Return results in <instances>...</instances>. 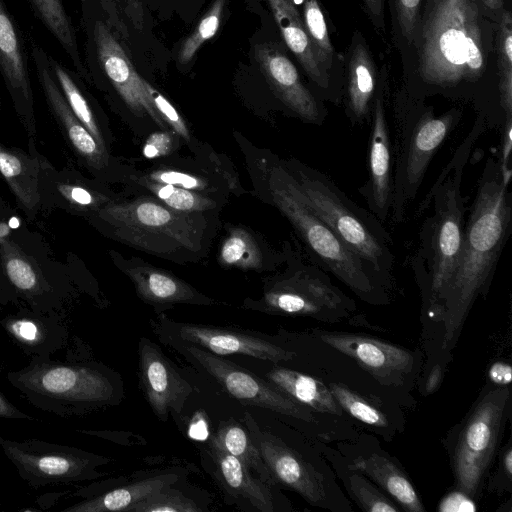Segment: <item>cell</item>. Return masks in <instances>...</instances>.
Instances as JSON below:
<instances>
[{"mask_svg":"<svg viewBox=\"0 0 512 512\" xmlns=\"http://www.w3.org/2000/svg\"><path fill=\"white\" fill-rule=\"evenodd\" d=\"M497 25L476 0H423L412 40L400 58V84L415 98L441 96L472 105L500 130Z\"/></svg>","mask_w":512,"mask_h":512,"instance_id":"1","label":"cell"},{"mask_svg":"<svg viewBox=\"0 0 512 512\" xmlns=\"http://www.w3.org/2000/svg\"><path fill=\"white\" fill-rule=\"evenodd\" d=\"M511 176L512 169L503 170L498 158H487L465 221L464 237L454 272L430 313L441 324L444 351L454 346L476 298L488 291L510 235Z\"/></svg>","mask_w":512,"mask_h":512,"instance_id":"2","label":"cell"},{"mask_svg":"<svg viewBox=\"0 0 512 512\" xmlns=\"http://www.w3.org/2000/svg\"><path fill=\"white\" fill-rule=\"evenodd\" d=\"M487 129L485 118L477 114L469 133L414 212L416 219L432 206L408 258L423 306L429 314L436 307L457 263L465 230V203L461 193L464 168L476 141Z\"/></svg>","mask_w":512,"mask_h":512,"instance_id":"3","label":"cell"},{"mask_svg":"<svg viewBox=\"0 0 512 512\" xmlns=\"http://www.w3.org/2000/svg\"><path fill=\"white\" fill-rule=\"evenodd\" d=\"M393 137V186L389 219L403 223L427 168L463 116L455 106L437 115L426 99L415 98L400 84L390 92Z\"/></svg>","mask_w":512,"mask_h":512,"instance_id":"4","label":"cell"},{"mask_svg":"<svg viewBox=\"0 0 512 512\" xmlns=\"http://www.w3.org/2000/svg\"><path fill=\"white\" fill-rule=\"evenodd\" d=\"M6 379L30 405L62 418L115 405L122 396L119 376L94 360L31 357L25 367L9 371Z\"/></svg>","mask_w":512,"mask_h":512,"instance_id":"5","label":"cell"},{"mask_svg":"<svg viewBox=\"0 0 512 512\" xmlns=\"http://www.w3.org/2000/svg\"><path fill=\"white\" fill-rule=\"evenodd\" d=\"M287 171L313 210L391 291L396 259L393 239L384 224L322 172L298 162Z\"/></svg>","mask_w":512,"mask_h":512,"instance_id":"6","label":"cell"},{"mask_svg":"<svg viewBox=\"0 0 512 512\" xmlns=\"http://www.w3.org/2000/svg\"><path fill=\"white\" fill-rule=\"evenodd\" d=\"M274 204L289 220L315 265L332 274L360 299L371 304L388 301V290L377 274L353 252L313 210L287 170L273 177Z\"/></svg>","mask_w":512,"mask_h":512,"instance_id":"7","label":"cell"},{"mask_svg":"<svg viewBox=\"0 0 512 512\" xmlns=\"http://www.w3.org/2000/svg\"><path fill=\"white\" fill-rule=\"evenodd\" d=\"M199 214L180 212L159 200L141 197L107 203L96 216L118 241L147 253L171 257L202 249L205 224Z\"/></svg>","mask_w":512,"mask_h":512,"instance_id":"8","label":"cell"},{"mask_svg":"<svg viewBox=\"0 0 512 512\" xmlns=\"http://www.w3.org/2000/svg\"><path fill=\"white\" fill-rule=\"evenodd\" d=\"M245 307L269 314L338 321L355 309V302L332 283L323 269L294 258L287 272L266 287L263 297L246 302Z\"/></svg>","mask_w":512,"mask_h":512,"instance_id":"9","label":"cell"},{"mask_svg":"<svg viewBox=\"0 0 512 512\" xmlns=\"http://www.w3.org/2000/svg\"><path fill=\"white\" fill-rule=\"evenodd\" d=\"M0 448L20 478L34 489L95 480L97 468L110 459L78 447L41 439L13 440L0 436Z\"/></svg>","mask_w":512,"mask_h":512,"instance_id":"10","label":"cell"},{"mask_svg":"<svg viewBox=\"0 0 512 512\" xmlns=\"http://www.w3.org/2000/svg\"><path fill=\"white\" fill-rule=\"evenodd\" d=\"M510 404V389L486 392L475 405L460 431L453 453L457 489L474 497L495 453Z\"/></svg>","mask_w":512,"mask_h":512,"instance_id":"11","label":"cell"},{"mask_svg":"<svg viewBox=\"0 0 512 512\" xmlns=\"http://www.w3.org/2000/svg\"><path fill=\"white\" fill-rule=\"evenodd\" d=\"M244 423L276 485L291 489L309 504L329 510H349L334 497L335 484L327 470L305 459L281 438L262 430L249 412Z\"/></svg>","mask_w":512,"mask_h":512,"instance_id":"12","label":"cell"},{"mask_svg":"<svg viewBox=\"0 0 512 512\" xmlns=\"http://www.w3.org/2000/svg\"><path fill=\"white\" fill-rule=\"evenodd\" d=\"M173 348L195 367L210 375L231 397L243 405L270 410L309 423L315 420L311 409L291 399L269 381L249 370L195 346Z\"/></svg>","mask_w":512,"mask_h":512,"instance_id":"13","label":"cell"},{"mask_svg":"<svg viewBox=\"0 0 512 512\" xmlns=\"http://www.w3.org/2000/svg\"><path fill=\"white\" fill-rule=\"evenodd\" d=\"M391 92L389 70L380 68V77L369 117L367 180L358 188L368 210L383 224L389 220L393 186V137L388 115Z\"/></svg>","mask_w":512,"mask_h":512,"instance_id":"14","label":"cell"},{"mask_svg":"<svg viewBox=\"0 0 512 512\" xmlns=\"http://www.w3.org/2000/svg\"><path fill=\"white\" fill-rule=\"evenodd\" d=\"M153 325L160 341L171 346H195L218 356L240 354L278 363L295 353L252 332L174 321L164 315Z\"/></svg>","mask_w":512,"mask_h":512,"instance_id":"15","label":"cell"},{"mask_svg":"<svg viewBox=\"0 0 512 512\" xmlns=\"http://www.w3.org/2000/svg\"><path fill=\"white\" fill-rule=\"evenodd\" d=\"M83 18L90 67L108 80L131 111L140 116L147 114L161 129L167 130V124L150 100L145 80L137 74L106 22L88 18L86 14Z\"/></svg>","mask_w":512,"mask_h":512,"instance_id":"16","label":"cell"},{"mask_svg":"<svg viewBox=\"0 0 512 512\" xmlns=\"http://www.w3.org/2000/svg\"><path fill=\"white\" fill-rule=\"evenodd\" d=\"M28 40L38 83L65 143L88 169L102 172L108 165L107 149L96 141L67 104L51 74L48 53L33 38Z\"/></svg>","mask_w":512,"mask_h":512,"instance_id":"17","label":"cell"},{"mask_svg":"<svg viewBox=\"0 0 512 512\" xmlns=\"http://www.w3.org/2000/svg\"><path fill=\"white\" fill-rule=\"evenodd\" d=\"M6 2L0 0V73L16 116L28 138L36 134L28 45Z\"/></svg>","mask_w":512,"mask_h":512,"instance_id":"18","label":"cell"},{"mask_svg":"<svg viewBox=\"0 0 512 512\" xmlns=\"http://www.w3.org/2000/svg\"><path fill=\"white\" fill-rule=\"evenodd\" d=\"M254 56L275 95L296 117L322 125L328 110L320 98L302 81L300 74L279 43L255 45Z\"/></svg>","mask_w":512,"mask_h":512,"instance_id":"19","label":"cell"},{"mask_svg":"<svg viewBox=\"0 0 512 512\" xmlns=\"http://www.w3.org/2000/svg\"><path fill=\"white\" fill-rule=\"evenodd\" d=\"M138 365L140 386L154 415L166 421L169 413H181L193 388L159 346L145 337L139 340Z\"/></svg>","mask_w":512,"mask_h":512,"instance_id":"20","label":"cell"},{"mask_svg":"<svg viewBox=\"0 0 512 512\" xmlns=\"http://www.w3.org/2000/svg\"><path fill=\"white\" fill-rule=\"evenodd\" d=\"M344 113L353 126L368 124L380 68L362 33L355 29L344 55Z\"/></svg>","mask_w":512,"mask_h":512,"instance_id":"21","label":"cell"},{"mask_svg":"<svg viewBox=\"0 0 512 512\" xmlns=\"http://www.w3.org/2000/svg\"><path fill=\"white\" fill-rule=\"evenodd\" d=\"M9 339L28 357L48 358L68 345L69 330L59 311L38 312L25 306L0 319Z\"/></svg>","mask_w":512,"mask_h":512,"instance_id":"22","label":"cell"},{"mask_svg":"<svg viewBox=\"0 0 512 512\" xmlns=\"http://www.w3.org/2000/svg\"><path fill=\"white\" fill-rule=\"evenodd\" d=\"M319 337L325 344L356 360L380 380H398L414 365L410 351L375 338L340 332H321Z\"/></svg>","mask_w":512,"mask_h":512,"instance_id":"23","label":"cell"},{"mask_svg":"<svg viewBox=\"0 0 512 512\" xmlns=\"http://www.w3.org/2000/svg\"><path fill=\"white\" fill-rule=\"evenodd\" d=\"M29 152L0 142V174L29 219L42 209V184L46 172L53 167L35 148L29 138Z\"/></svg>","mask_w":512,"mask_h":512,"instance_id":"24","label":"cell"},{"mask_svg":"<svg viewBox=\"0 0 512 512\" xmlns=\"http://www.w3.org/2000/svg\"><path fill=\"white\" fill-rule=\"evenodd\" d=\"M268 3L282 39L304 70L312 85L313 93L323 102L342 104V97L333 88L313 55L296 5L292 0H268Z\"/></svg>","mask_w":512,"mask_h":512,"instance_id":"25","label":"cell"},{"mask_svg":"<svg viewBox=\"0 0 512 512\" xmlns=\"http://www.w3.org/2000/svg\"><path fill=\"white\" fill-rule=\"evenodd\" d=\"M179 479L175 473H161L121 487L98 490L87 486L76 490L73 497L82 499L63 508L65 512H128L141 500L170 487Z\"/></svg>","mask_w":512,"mask_h":512,"instance_id":"26","label":"cell"},{"mask_svg":"<svg viewBox=\"0 0 512 512\" xmlns=\"http://www.w3.org/2000/svg\"><path fill=\"white\" fill-rule=\"evenodd\" d=\"M145 303L156 308L175 304L213 305L215 301L188 283L158 268L136 266L125 270Z\"/></svg>","mask_w":512,"mask_h":512,"instance_id":"27","label":"cell"},{"mask_svg":"<svg viewBox=\"0 0 512 512\" xmlns=\"http://www.w3.org/2000/svg\"><path fill=\"white\" fill-rule=\"evenodd\" d=\"M302 21L313 55L336 92L343 98L344 56L335 51L320 0H303Z\"/></svg>","mask_w":512,"mask_h":512,"instance_id":"28","label":"cell"},{"mask_svg":"<svg viewBox=\"0 0 512 512\" xmlns=\"http://www.w3.org/2000/svg\"><path fill=\"white\" fill-rule=\"evenodd\" d=\"M108 199L88 187L74 171H56L51 167L42 184V208L57 206L70 213L98 212Z\"/></svg>","mask_w":512,"mask_h":512,"instance_id":"29","label":"cell"},{"mask_svg":"<svg viewBox=\"0 0 512 512\" xmlns=\"http://www.w3.org/2000/svg\"><path fill=\"white\" fill-rule=\"evenodd\" d=\"M210 448L218 477L230 494L245 499L258 511L276 510V502L271 491L273 487L255 477L234 456L213 446Z\"/></svg>","mask_w":512,"mask_h":512,"instance_id":"30","label":"cell"},{"mask_svg":"<svg viewBox=\"0 0 512 512\" xmlns=\"http://www.w3.org/2000/svg\"><path fill=\"white\" fill-rule=\"evenodd\" d=\"M349 467L373 480L404 510L425 511L408 477L388 456L372 453L369 456L357 457Z\"/></svg>","mask_w":512,"mask_h":512,"instance_id":"31","label":"cell"},{"mask_svg":"<svg viewBox=\"0 0 512 512\" xmlns=\"http://www.w3.org/2000/svg\"><path fill=\"white\" fill-rule=\"evenodd\" d=\"M266 380L282 393L313 412L338 416L345 414L328 386L312 376L275 366L266 374Z\"/></svg>","mask_w":512,"mask_h":512,"instance_id":"32","label":"cell"},{"mask_svg":"<svg viewBox=\"0 0 512 512\" xmlns=\"http://www.w3.org/2000/svg\"><path fill=\"white\" fill-rule=\"evenodd\" d=\"M48 65L67 104L80 122L106 149L104 133L92 101L82 84L80 75L48 53Z\"/></svg>","mask_w":512,"mask_h":512,"instance_id":"33","label":"cell"},{"mask_svg":"<svg viewBox=\"0 0 512 512\" xmlns=\"http://www.w3.org/2000/svg\"><path fill=\"white\" fill-rule=\"evenodd\" d=\"M27 2L36 18L70 58L76 72L87 80L89 75L82 64L76 31L64 0H27Z\"/></svg>","mask_w":512,"mask_h":512,"instance_id":"34","label":"cell"},{"mask_svg":"<svg viewBox=\"0 0 512 512\" xmlns=\"http://www.w3.org/2000/svg\"><path fill=\"white\" fill-rule=\"evenodd\" d=\"M210 446L234 456L263 482L276 486L249 431L238 422L232 419L222 422L211 437Z\"/></svg>","mask_w":512,"mask_h":512,"instance_id":"35","label":"cell"},{"mask_svg":"<svg viewBox=\"0 0 512 512\" xmlns=\"http://www.w3.org/2000/svg\"><path fill=\"white\" fill-rule=\"evenodd\" d=\"M496 65L501 108L505 119L512 118V12L502 14L496 34ZM505 121V120H504Z\"/></svg>","mask_w":512,"mask_h":512,"instance_id":"36","label":"cell"},{"mask_svg":"<svg viewBox=\"0 0 512 512\" xmlns=\"http://www.w3.org/2000/svg\"><path fill=\"white\" fill-rule=\"evenodd\" d=\"M135 181L149 190L157 200L166 206L187 213H202L213 209L216 202L195 191L151 181L143 176Z\"/></svg>","mask_w":512,"mask_h":512,"instance_id":"37","label":"cell"},{"mask_svg":"<svg viewBox=\"0 0 512 512\" xmlns=\"http://www.w3.org/2000/svg\"><path fill=\"white\" fill-rule=\"evenodd\" d=\"M219 261L227 267L250 270L262 267V253L253 236L242 228L230 231L224 240Z\"/></svg>","mask_w":512,"mask_h":512,"instance_id":"38","label":"cell"},{"mask_svg":"<svg viewBox=\"0 0 512 512\" xmlns=\"http://www.w3.org/2000/svg\"><path fill=\"white\" fill-rule=\"evenodd\" d=\"M389 10L391 41L402 58L410 47L423 0H385Z\"/></svg>","mask_w":512,"mask_h":512,"instance_id":"39","label":"cell"},{"mask_svg":"<svg viewBox=\"0 0 512 512\" xmlns=\"http://www.w3.org/2000/svg\"><path fill=\"white\" fill-rule=\"evenodd\" d=\"M327 386L344 413L374 428L389 427L387 416L362 396L341 384L329 383Z\"/></svg>","mask_w":512,"mask_h":512,"instance_id":"40","label":"cell"},{"mask_svg":"<svg viewBox=\"0 0 512 512\" xmlns=\"http://www.w3.org/2000/svg\"><path fill=\"white\" fill-rule=\"evenodd\" d=\"M346 476V486L358 505L369 512H397V507L390 499L382 494L369 479L357 470L351 469Z\"/></svg>","mask_w":512,"mask_h":512,"instance_id":"41","label":"cell"},{"mask_svg":"<svg viewBox=\"0 0 512 512\" xmlns=\"http://www.w3.org/2000/svg\"><path fill=\"white\" fill-rule=\"evenodd\" d=\"M227 0H215L209 11L198 23L195 31L184 41L178 53L180 64H188L201 45L211 39L219 29Z\"/></svg>","mask_w":512,"mask_h":512,"instance_id":"42","label":"cell"},{"mask_svg":"<svg viewBox=\"0 0 512 512\" xmlns=\"http://www.w3.org/2000/svg\"><path fill=\"white\" fill-rule=\"evenodd\" d=\"M195 501L170 487L162 489L134 505L128 512H202Z\"/></svg>","mask_w":512,"mask_h":512,"instance_id":"43","label":"cell"},{"mask_svg":"<svg viewBox=\"0 0 512 512\" xmlns=\"http://www.w3.org/2000/svg\"><path fill=\"white\" fill-rule=\"evenodd\" d=\"M144 83L153 106L164 120V122L167 124V126H170L184 139L189 140L190 136L186 124L174 106L147 81Z\"/></svg>","mask_w":512,"mask_h":512,"instance_id":"44","label":"cell"},{"mask_svg":"<svg viewBox=\"0 0 512 512\" xmlns=\"http://www.w3.org/2000/svg\"><path fill=\"white\" fill-rule=\"evenodd\" d=\"M143 177L154 182L169 184L192 191H203L208 189V184L205 179L176 170H157L149 173L148 175H144Z\"/></svg>","mask_w":512,"mask_h":512,"instance_id":"45","label":"cell"},{"mask_svg":"<svg viewBox=\"0 0 512 512\" xmlns=\"http://www.w3.org/2000/svg\"><path fill=\"white\" fill-rule=\"evenodd\" d=\"M173 148V135L167 130L151 134L143 147L146 158L166 156Z\"/></svg>","mask_w":512,"mask_h":512,"instance_id":"46","label":"cell"},{"mask_svg":"<svg viewBox=\"0 0 512 512\" xmlns=\"http://www.w3.org/2000/svg\"><path fill=\"white\" fill-rule=\"evenodd\" d=\"M438 510L441 512H471L477 507L472 497L457 489L442 498Z\"/></svg>","mask_w":512,"mask_h":512,"instance_id":"47","label":"cell"},{"mask_svg":"<svg viewBox=\"0 0 512 512\" xmlns=\"http://www.w3.org/2000/svg\"><path fill=\"white\" fill-rule=\"evenodd\" d=\"M363 10L374 30L381 37L386 34L385 0H361Z\"/></svg>","mask_w":512,"mask_h":512,"instance_id":"48","label":"cell"},{"mask_svg":"<svg viewBox=\"0 0 512 512\" xmlns=\"http://www.w3.org/2000/svg\"><path fill=\"white\" fill-rule=\"evenodd\" d=\"M488 377L498 387L509 386L512 379L511 366L506 362L496 361L490 366Z\"/></svg>","mask_w":512,"mask_h":512,"instance_id":"49","label":"cell"},{"mask_svg":"<svg viewBox=\"0 0 512 512\" xmlns=\"http://www.w3.org/2000/svg\"><path fill=\"white\" fill-rule=\"evenodd\" d=\"M484 14L498 24L504 11L510 8V0H476Z\"/></svg>","mask_w":512,"mask_h":512,"instance_id":"50","label":"cell"},{"mask_svg":"<svg viewBox=\"0 0 512 512\" xmlns=\"http://www.w3.org/2000/svg\"><path fill=\"white\" fill-rule=\"evenodd\" d=\"M2 366L0 365V372L2 371ZM0 418L3 419H12V420H35L31 415L21 411L17 406H15L0 390Z\"/></svg>","mask_w":512,"mask_h":512,"instance_id":"51","label":"cell"},{"mask_svg":"<svg viewBox=\"0 0 512 512\" xmlns=\"http://www.w3.org/2000/svg\"><path fill=\"white\" fill-rule=\"evenodd\" d=\"M443 378V368L440 364L434 365L424 383L425 394H432L439 387Z\"/></svg>","mask_w":512,"mask_h":512,"instance_id":"52","label":"cell"},{"mask_svg":"<svg viewBox=\"0 0 512 512\" xmlns=\"http://www.w3.org/2000/svg\"><path fill=\"white\" fill-rule=\"evenodd\" d=\"M208 435V425L203 416L197 415L193 418L189 427V436L196 440H203Z\"/></svg>","mask_w":512,"mask_h":512,"instance_id":"53","label":"cell"},{"mask_svg":"<svg viewBox=\"0 0 512 512\" xmlns=\"http://www.w3.org/2000/svg\"><path fill=\"white\" fill-rule=\"evenodd\" d=\"M503 470L507 477L511 479L512 476V449L510 446L506 448L502 457Z\"/></svg>","mask_w":512,"mask_h":512,"instance_id":"54","label":"cell"},{"mask_svg":"<svg viewBox=\"0 0 512 512\" xmlns=\"http://www.w3.org/2000/svg\"><path fill=\"white\" fill-rule=\"evenodd\" d=\"M292 2L296 5V4H300L303 2V0H292Z\"/></svg>","mask_w":512,"mask_h":512,"instance_id":"55","label":"cell"},{"mask_svg":"<svg viewBox=\"0 0 512 512\" xmlns=\"http://www.w3.org/2000/svg\"><path fill=\"white\" fill-rule=\"evenodd\" d=\"M2 109V99H1V95H0V110Z\"/></svg>","mask_w":512,"mask_h":512,"instance_id":"56","label":"cell"}]
</instances>
